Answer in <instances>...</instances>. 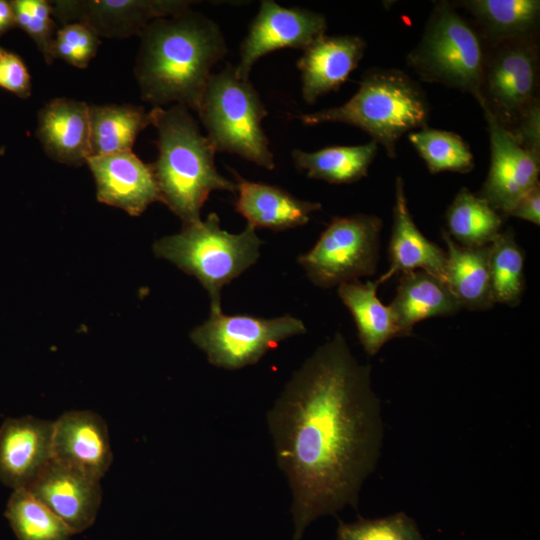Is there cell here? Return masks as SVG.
Here are the masks:
<instances>
[{
  "label": "cell",
  "instance_id": "cell-20",
  "mask_svg": "<svg viewBox=\"0 0 540 540\" xmlns=\"http://www.w3.org/2000/svg\"><path fill=\"white\" fill-rule=\"evenodd\" d=\"M36 136L53 160L81 165L91 157L89 105L55 98L38 113Z\"/></svg>",
  "mask_w": 540,
  "mask_h": 540
},
{
  "label": "cell",
  "instance_id": "cell-11",
  "mask_svg": "<svg viewBox=\"0 0 540 540\" xmlns=\"http://www.w3.org/2000/svg\"><path fill=\"white\" fill-rule=\"evenodd\" d=\"M327 20L321 13L286 8L273 0H263L240 45L238 77L249 79L254 64L263 56L282 48L305 50L325 35Z\"/></svg>",
  "mask_w": 540,
  "mask_h": 540
},
{
  "label": "cell",
  "instance_id": "cell-26",
  "mask_svg": "<svg viewBox=\"0 0 540 540\" xmlns=\"http://www.w3.org/2000/svg\"><path fill=\"white\" fill-rule=\"evenodd\" d=\"M91 157L132 151L137 136L152 125L150 111L131 104L89 106Z\"/></svg>",
  "mask_w": 540,
  "mask_h": 540
},
{
  "label": "cell",
  "instance_id": "cell-3",
  "mask_svg": "<svg viewBox=\"0 0 540 540\" xmlns=\"http://www.w3.org/2000/svg\"><path fill=\"white\" fill-rule=\"evenodd\" d=\"M150 115L158 133V157L150 165L161 202L183 226L196 224L202 220L201 209L210 193H236V184L216 168V151L187 107H154Z\"/></svg>",
  "mask_w": 540,
  "mask_h": 540
},
{
  "label": "cell",
  "instance_id": "cell-22",
  "mask_svg": "<svg viewBox=\"0 0 540 540\" xmlns=\"http://www.w3.org/2000/svg\"><path fill=\"white\" fill-rule=\"evenodd\" d=\"M388 306L400 337L409 336L420 321L450 316L461 309L447 284L423 270L400 275L395 297Z\"/></svg>",
  "mask_w": 540,
  "mask_h": 540
},
{
  "label": "cell",
  "instance_id": "cell-1",
  "mask_svg": "<svg viewBox=\"0 0 540 540\" xmlns=\"http://www.w3.org/2000/svg\"><path fill=\"white\" fill-rule=\"evenodd\" d=\"M276 463L292 496V540L318 517L357 508L382 448L371 366L336 333L294 371L266 415Z\"/></svg>",
  "mask_w": 540,
  "mask_h": 540
},
{
  "label": "cell",
  "instance_id": "cell-35",
  "mask_svg": "<svg viewBox=\"0 0 540 540\" xmlns=\"http://www.w3.org/2000/svg\"><path fill=\"white\" fill-rule=\"evenodd\" d=\"M0 87L22 99L31 94V77L23 60L0 47Z\"/></svg>",
  "mask_w": 540,
  "mask_h": 540
},
{
  "label": "cell",
  "instance_id": "cell-9",
  "mask_svg": "<svg viewBox=\"0 0 540 540\" xmlns=\"http://www.w3.org/2000/svg\"><path fill=\"white\" fill-rule=\"evenodd\" d=\"M381 228L382 220L374 215L334 217L297 261L310 281L322 288L371 276L377 268Z\"/></svg>",
  "mask_w": 540,
  "mask_h": 540
},
{
  "label": "cell",
  "instance_id": "cell-29",
  "mask_svg": "<svg viewBox=\"0 0 540 540\" xmlns=\"http://www.w3.org/2000/svg\"><path fill=\"white\" fill-rule=\"evenodd\" d=\"M18 540H69L73 532L25 488L13 490L4 512Z\"/></svg>",
  "mask_w": 540,
  "mask_h": 540
},
{
  "label": "cell",
  "instance_id": "cell-15",
  "mask_svg": "<svg viewBox=\"0 0 540 540\" xmlns=\"http://www.w3.org/2000/svg\"><path fill=\"white\" fill-rule=\"evenodd\" d=\"M99 202L120 208L131 216L142 214L161 195L150 164L133 151L88 158Z\"/></svg>",
  "mask_w": 540,
  "mask_h": 540
},
{
  "label": "cell",
  "instance_id": "cell-33",
  "mask_svg": "<svg viewBox=\"0 0 540 540\" xmlns=\"http://www.w3.org/2000/svg\"><path fill=\"white\" fill-rule=\"evenodd\" d=\"M15 25L23 29L34 41L44 60L54 61L52 46L56 27L51 2L46 0H15L11 2Z\"/></svg>",
  "mask_w": 540,
  "mask_h": 540
},
{
  "label": "cell",
  "instance_id": "cell-30",
  "mask_svg": "<svg viewBox=\"0 0 540 540\" xmlns=\"http://www.w3.org/2000/svg\"><path fill=\"white\" fill-rule=\"evenodd\" d=\"M489 274L494 303L517 306L525 288L524 252L511 229L500 232L489 245Z\"/></svg>",
  "mask_w": 540,
  "mask_h": 540
},
{
  "label": "cell",
  "instance_id": "cell-7",
  "mask_svg": "<svg viewBox=\"0 0 540 540\" xmlns=\"http://www.w3.org/2000/svg\"><path fill=\"white\" fill-rule=\"evenodd\" d=\"M485 43L475 26L450 1L435 2L408 66L421 81L471 94L477 101L485 61Z\"/></svg>",
  "mask_w": 540,
  "mask_h": 540
},
{
  "label": "cell",
  "instance_id": "cell-17",
  "mask_svg": "<svg viewBox=\"0 0 540 540\" xmlns=\"http://www.w3.org/2000/svg\"><path fill=\"white\" fill-rule=\"evenodd\" d=\"M25 489L57 515L73 534L94 523L101 505L99 480L55 460Z\"/></svg>",
  "mask_w": 540,
  "mask_h": 540
},
{
  "label": "cell",
  "instance_id": "cell-36",
  "mask_svg": "<svg viewBox=\"0 0 540 540\" xmlns=\"http://www.w3.org/2000/svg\"><path fill=\"white\" fill-rule=\"evenodd\" d=\"M509 216L529 221L535 225L540 224V184L518 200Z\"/></svg>",
  "mask_w": 540,
  "mask_h": 540
},
{
  "label": "cell",
  "instance_id": "cell-32",
  "mask_svg": "<svg viewBox=\"0 0 540 540\" xmlns=\"http://www.w3.org/2000/svg\"><path fill=\"white\" fill-rule=\"evenodd\" d=\"M336 540H424L415 521L404 512L376 519L339 521Z\"/></svg>",
  "mask_w": 540,
  "mask_h": 540
},
{
  "label": "cell",
  "instance_id": "cell-24",
  "mask_svg": "<svg viewBox=\"0 0 540 540\" xmlns=\"http://www.w3.org/2000/svg\"><path fill=\"white\" fill-rule=\"evenodd\" d=\"M446 244L445 282L461 309L487 310L493 307L490 274L489 245L466 247L456 243L442 230Z\"/></svg>",
  "mask_w": 540,
  "mask_h": 540
},
{
  "label": "cell",
  "instance_id": "cell-8",
  "mask_svg": "<svg viewBox=\"0 0 540 540\" xmlns=\"http://www.w3.org/2000/svg\"><path fill=\"white\" fill-rule=\"evenodd\" d=\"M478 103L513 134L540 109L538 35L486 46Z\"/></svg>",
  "mask_w": 540,
  "mask_h": 540
},
{
  "label": "cell",
  "instance_id": "cell-27",
  "mask_svg": "<svg viewBox=\"0 0 540 540\" xmlns=\"http://www.w3.org/2000/svg\"><path fill=\"white\" fill-rule=\"evenodd\" d=\"M378 145L370 141L362 145L330 146L317 151H292L295 166L309 178L331 184H349L367 176Z\"/></svg>",
  "mask_w": 540,
  "mask_h": 540
},
{
  "label": "cell",
  "instance_id": "cell-19",
  "mask_svg": "<svg viewBox=\"0 0 540 540\" xmlns=\"http://www.w3.org/2000/svg\"><path fill=\"white\" fill-rule=\"evenodd\" d=\"M415 270L426 271L445 282L446 252L428 240L414 223L408 208L403 179L398 176L395 181L389 267L376 282L380 286L396 274Z\"/></svg>",
  "mask_w": 540,
  "mask_h": 540
},
{
  "label": "cell",
  "instance_id": "cell-21",
  "mask_svg": "<svg viewBox=\"0 0 540 540\" xmlns=\"http://www.w3.org/2000/svg\"><path fill=\"white\" fill-rule=\"evenodd\" d=\"M231 171L237 192L235 209L255 229L284 231L303 226L322 208L319 202L301 200L281 187L249 181Z\"/></svg>",
  "mask_w": 540,
  "mask_h": 540
},
{
  "label": "cell",
  "instance_id": "cell-6",
  "mask_svg": "<svg viewBox=\"0 0 540 540\" xmlns=\"http://www.w3.org/2000/svg\"><path fill=\"white\" fill-rule=\"evenodd\" d=\"M216 152L237 155L273 170L274 154L262 126L268 111L257 90L227 63L212 73L196 111Z\"/></svg>",
  "mask_w": 540,
  "mask_h": 540
},
{
  "label": "cell",
  "instance_id": "cell-2",
  "mask_svg": "<svg viewBox=\"0 0 540 540\" xmlns=\"http://www.w3.org/2000/svg\"><path fill=\"white\" fill-rule=\"evenodd\" d=\"M139 36L134 74L142 99L197 111L212 69L228 51L220 26L188 8L151 21Z\"/></svg>",
  "mask_w": 540,
  "mask_h": 540
},
{
  "label": "cell",
  "instance_id": "cell-5",
  "mask_svg": "<svg viewBox=\"0 0 540 540\" xmlns=\"http://www.w3.org/2000/svg\"><path fill=\"white\" fill-rule=\"evenodd\" d=\"M255 228L233 234L223 230L214 212L203 221L183 226L181 232L165 236L153 251L185 273L194 276L207 291L211 312L221 311V291L233 279L256 263L262 241Z\"/></svg>",
  "mask_w": 540,
  "mask_h": 540
},
{
  "label": "cell",
  "instance_id": "cell-25",
  "mask_svg": "<svg viewBox=\"0 0 540 540\" xmlns=\"http://www.w3.org/2000/svg\"><path fill=\"white\" fill-rule=\"evenodd\" d=\"M378 287L376 280H356L340 284L337 290L355 321L360 343L370 356L377 354L390 339L400 337L390 307L377 297Z\"/></svg>",
  "mask_w": 540,
  "mask_h": 540
},
{
  "label": "cell",
  "instance_id": "cell-12",
  "mask_svg": "<svg viewBox=\"0 0 540 540\" xmlns=\"http://www.w3.org/2000/svg\"><path fill=\"white\" fill-rule=\"evenodd\" d=\"M489 136L490 166L477 193L502 217L539 184L540 154L525 148L486 109H482Z\"/></svg>",
  "mask_w": 540,
  "mask_h": 540
},
{
  "label": "cell",
  "instance_id": "cell-28",
  "mask_svg": "<svg viewBox=\"0 0 540 540\" xmlns=\"http://www.w3.org/2000/svg\"><path fill=\"white\" fill-rule=\"evenodd\" d=\"M502 221L482 197L462 187L446 211V232L462 246L482 247L499 235Z\"/></svg>",
  "mask_w": 540,
  "mask_h": 540
},
{
  "label": "cell",
  "instance_id": "cell-4",
  "mask_svg": "<svg viewBox=\"0 0 540 540\" xmlns=\"http://www.w3.org/2000/svg\"><path fill=\"white\" fill-rule=\"evenodd\" d=\"M430 106L422 87L404 71L367 70L356 93L343 105L300 114L304 125L343 123L367 133L388 157H396L397 142L427 126Z\"/></svg>",
  "mask_w": 540,
  "mask_h": 540
},
{
  "label": "cell",
  "instance_id": "cell-23",
  "mask_svg": "<svg viewBox=\"0 0 540 540\" xmlns=\"http://www.w3.org/2000/svg\"><path fill=\"white\" fill-rule=\"evenodd\" d=\"M452 3L470 13L486 46L538 35L539 0H461Z\"/></svg>",
  "mask_w": 540,
  "mask_h": 540
},
{
  "label": "cell",
  "instance_id": "cell-10",
  "mask_svg": "<svg viewBox=\"0 0 540 540\" xmlns=\"http://www.w3.org/2000/svg\"><path fill=\"white\" fill-rule=\"evenodd\" d=\"M306 332L304 323L292 315L261 318L211 312L190 333L192 342L216 367L237 370L256 364L283 340Z\"/></svg>",
  "mask_w": 540,
  "mask_h": 540
},
{
  "label": "cell",
  "instance_id": "cell-14",
  "mask_svg": "<svg viewBox=\"0 0 540 540\" xmlns=\"http://www.w3.org/2000/svg\"><path fill=\"white\" fill-rule=\"evenodd\" d=\"M53 460V422L32 416L7 418L0 427V481L27 488Z\"/></svg>",
  "mask_w": 540,
  "mask_h": 540
},
{
  "label": "cell",
  "instance_id": "cell-34",
  "mask_svg": "<svg viewBox=\"0 0 540 540\" xmlns=\"http://www.w3.org/2000/svg\"><path fill=\"white\" fill-rule=\"evenodd\" d=\"M100 45L99 37L81 23H69L56 31L53 59H61L77 68H85Z\"/></svg>",
  "mask_w": 540,
  "mask_h": 540
},
{
  "label": "cell",
  "instance_id": "cell-16",
  "mask_svg": "<svg viewBox=\"0 0 540 540\" xmlns=\"http://www.w3.org/2000/svg\"><path fill=\"white\" fill-rule=\"evenodd\" d=\"M53 460L100 481L113 460L103 418L89 410H73L53 421Z\"/></svg>",
  "mask_w": 540,
  "mask_h": 540
},
{
  "label": "cell",
  "instance_id": "cell-13",
  "mask_svg": "<svg viewBox=\"0 0 540 540\" xmlns=\"http://www.w3.org/2000/svg\"><path fill=\"white\" fill-rule=\"evenodd\" d=\"M194 3L188 0H56L52 15L63 25L81 23L98 37L140 35L153 20L177 14Z\"/></svg>",
  "mask_w": 540,
  "mask_h": 540
},
{
  "label": "cell",
  "instance_id": "cell-31",
  "mask_svg": "<svg viewBox=\"0 0 540 540\" xmlns=\"http://www.w3.org/2000/svg\"><path fill=\"white\" fill-rule=\"evenodd\" d=\"M408 139L432 174L469 173L474 169L473 153L457 133L426 126L410 132Z\"/></svg>",
  "mask_w": 540,
  "mask_h": 540
},
{
  "label": "cell",
  "instance_id": "cell-37",
  "mask_svg": "<svg viewBox=\"0 0 540 540\" xmlns=\"http://www.w3.org/2000/svg\"><path fill=\"white\" fill-rule=\"evenodd\" d=\"M15 26L11 2L0 0V36Z\"/></svg>",
  "mask_w": 540,
  "mask_h": 540
},
{
  "label": "cell",
  "instance_id": "cell-18",
  "mask_svg": "<svg viewBox=\"0 0 540 540\" xmlns=\"http://www.w3.org/2000/svg\"><path fill=\"white\" fill-rule=\"evenodd\" d=\"M366 46L357 35H323L303 50L297 67L304 101L313 104L339 90L362 60Z\"/></svg>",
  "mask_w": 540,
  "mask_h": 540
}]
</instances>
